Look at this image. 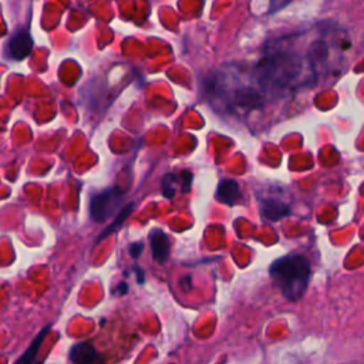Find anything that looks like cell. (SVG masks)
Wrapping results in <instances>:
<instances>
[{
	"label": "cell",
	"mask_w": 364,
	"mask_h": 364,
	"mask_svg": "<svg viewBox=\"0 0 364 364\" xmlns=\"http://www.w3.org/2000/svg\"><path fill=\"white\" fill-rule=\"evenodd\" d=\"M310 273V264L301 255H287L270 266L272 280L290 301H297L304 294Z\"/></svg>",
	"instance_id": "1"
},
{
	"label": "cell",
	"mask_w": 364,
	"mask_h": 364,
	"mask_svg": "<svg viewBox=\"0 0 364 364\" xmlns=\"http://www.w3.org/2000/svg\"><path fill=\"white\" fill-rule=\"evenodd\" d=\"M122 198V192L117 188H111L95 193L90 200V215L95 222H105L118 208Z\"/></svg>",
	"instance_id": "2"
},
{
	"label": "cell",
	"mask_w": 364,
	"mask_h": 364,
	"mask_svg": "<svg viewBox=\"0 0 364 364\" xmlns=\"http://www.w3.org/2000/svg\"><path fill=\"white\" fill-rule=\"evenodd\" d=\"M70 358L74 364H104L102 355L88 341L74 344L70 350Z\"/></svg>",
	"instance_id": "3"
},
{
	"label": "cell",
	"mask_w": 364,
	"mask_h": 364,
	"mask_svg": "<svg viewBox=\"0 0 364 364\" xmlns=\"http://www.w3.org/2000/svg\"><path fill=\"white\" fill-rule=\"evenodd\" d=\"M9 54L14 58V60H23L26 58L31 50H33V38L30 37L28 33L26 31H20L17 34H14L10 41H9Z\"/></svg>",
	"instance_id": "4"
},
{
	"label": "cell",
	"mask_w": 364,
	"mask_h": 364,
	"mask_svg": "<svg viewBox=\"0 0 364 364\" xmlns=\"http://www.w3.org/2000/svg\"><path fill=\"white\" fill-rule=\"evenodd\" d=\"M262 210L263 215L270 220H277L290 213V206L283 199L274 196L262 198Z\"/></svg>",
	"instance_id": "5"
},
{
	"label": "cell",
	"mask_w": 364,
	"mask_h": 364,
	"mask_svg": "<svg viewBox=\"0 0 364 364\" xmlns=\"http://www.w3.org/2000/svg\"><path fill=\"white\" fill-rule=\"evenodd\" d=\"M149 240H151L152 257L159 263L166 262L171 250V243L168 236L162 230H154L149 236Z\"/></svg>",
	"instance_id": "6"
},
{
	"label": "cell",
	"mask_w": 364,
	"mask_h": 364,
	"mask_svg": "<svg viewBox=\"0 0 364 364\" xmlns=\"http://www.w3.org/2000/svg\"><path fill=\"white\" fill-rule=\"evenodd\" d=\"M216 198L226 205L237 203L242 198V192L237 182L233 179H223L218 186Z\"/></svg>",
	"instance_id": "7"
},
{
	"label": "cell",
	"mask_w": 364,
	"mask_h": 364,
	"mask_svg": "<svg viewBox=\"0 0 364 364\" xmlns=\"http://www.w3.org/2000/svg\"><path fill=\"white\" fill-rule=\"evenodd\" d=\"M191 179H192V176H191V173L186 172V171L182 172V176H179V175H166V176L164 178V181H162L164 195H165L166 198H172L173 193H175V189H176L178 183L182 182V183H185V185L189 188Z\"/></svg>",
	"instance_id": "8"
},
{
	"label": "cell",
	"mask_w": 364,
	"mask_h": 364,
	"mask_svg": "<svg viewBox=\"0 0 364 364\" xmlns=\"http://www.w3.org/2000/svg\"><path fill=\"white\" fill-rule=\"evenodd\" d=\"M48 330H50V327L44 328V330L37 336V338L31 343V346L28 347V350L20 357V360H18L16 364H34L36 355H37V353H38V348H40V346H41L44 337L47 336Z\"/></svg>",
	"instance_id": "9"
},
{
	"label": "cell",
	"mask_w": 364,
	"mask_h": 364,
	"mask_svg": "<svg viewBox=\"0 0 364 364\" xmlns=\"http://www.w3.org/2000/svg\"><path fill=\"white\" fill-rule=\"evenodd\" d=\"M132 206H134V205H132V203H129V205H128V206H127V208H124V209H122V210H121V213H119V215H118V216H117V218H115V220H114V223H112V225H111V226H109V228H108V229H105V230H104V232H102V235H101V236H100V239H102V237H105V236H108V235H109V233H112V232H114V230H117V229H118V228H119V226H121V225H122V222H124V219H125V218H127V216H128V215H129V213H131V209H132Z\"/></svg>",
	"instance_id": "10"
},
{
	"label": "cell",
	"mask_w": 364,
	"mask_h": 364,
	"mask_svg": "<svg viewBox=\"0 0 364 364\" xmlns=\"http://www.w3.org/2000/svg\"><path fill=\"white\" fill-rule=\"evenodd\" d=\"M291 0H269V11L270 13H276L279 10H282L283 7H286Z\"/></svg>",
	"instance_id": "11"
},
{
	"label": "cell",
	"mask_w": 364,
	"mask_h": 364,
	"mask_svg": "<svg viewBox=\"0 0 364 364\" xmlns=\"http://www.w3.org/2000/svg\"><path fill=\"white\" fill-rule=\"evenodd\" d=\"M141 252H142V245H141V243H134V245H131L129 253H131L132 257H138V256L141 255Z\"/></svg>",
	"instance_id": "12"
}]
</instances>
